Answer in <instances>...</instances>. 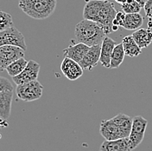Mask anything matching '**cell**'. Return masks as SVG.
<instances>
[{"label": "cell", "mask_w": 152, "mask_h": 151, "mask_svg": "<svg viewBox=\"0 0 152 151\" xmlns=\"http://www.w3.org/2000/svg\"><path fill=\"white\" fill-rule=\"evenodd\" d=\"M117 12L114 4L109 0H88L83 10V18L97 23L109 35L113 32V20Z\"/></svg>", "instance_id": "6da1fadb"}, {"label": "cell", "mask_w": 152, "mask_h": 151, "mask_svg": "<svg viewBox=\"0 0 152 151\" xmlns=\"http://www.w3.org/2000/svg\"><path fill=\"white\" fill-rule=\"evenodd\" d=\"M132 119L125 114L119 113L109 120L100 123L99 133L105 140H116L129 137L132 130Z\"/></svg>", "instance_id": "7a4b0ae2"}, {"label": "cell", "mask_w": 152, "mask_h": 151, "mask_svg": "<svg viewBox=\"0 0 152 151\" xmlns=\"http://www.w3.org/2000/svg\"><path fill=\"white\" fill-rule=\"evenodd\" d=\"M105 36L104 30L92 20L83 19L76 24L75 38L78 43H82L87 46L101 44Z\"/></svg>", "instance_id": "3957f363"}, {"label": "cell", "mask_w": 152, "mask_h": 151, "mask_svg": "<svg viewBox=\"0 0 152 151\" xmlns=\"http://www.w3.org/2000/svg\"><path fill=\"white\" fill-rule=\"evenodd\" d=\"M57 0H18V6L31 19L42 20L50 17L56 8Z\"/></svg>", "instance_id": "277c9868"}, {"label": "cell", "mask_w": 152, "mask_h": 151, "mask_svg": "<svg viewBox=\"0 0 152 151\" xmlns=\"http://www.w3.org/2000/svg\"><path fill=\"white\" fill-rule=\"evenodd\" d=\"M16 93L19 99L24 102H33L42 97L43 94V86L37 80L31 81L18 85Z\"/></svg>", "instance_id": "5b68a950"}, {"label": "cell", "mask_w": 152, "mask_h": 151, "mask_svg": "<svg viewBox=\"0 0 152 151\" xmlns=\"http://www.w3.org/2000/svg\"><path fill=\"white\" fill-rule=\"evenodd\" d=\"M148 126V121L141 115H136L132 118V130L129 135L130 150L137 149L142 142L144 138V134Z\"/></svg>", "instance_id": "8992f818"}, {"label": "cell", "mask_w": 152, "mask_h": 151, "mask_svg": "<svg viewBox=\"0 0 152 151\" xmlns=\"http://www.w3.org/2000/svg\"><path fill=\"white\" fill-rule=\"evenodd\" d=\"M4 45H15L23 49L25 51L27 50L25 38L15 26L7 29L5 30L0 31V46Z\"/></svg>", "instance_id": "52a82bcc"}, {"label": "cell", "mask_w": 152, "mask_h": 151, "mask_svg": "<svg viewBox=\"0 0 152 151\" xmlns=\"http://www.w3.org/2000/svg\"><path fill=\"white\" fill-rule=\"evenodd\" d=\"M25 50L15 45L0 46V71L6 70L10 64L20 57H24Z\"/></svg>", "instance_id": "ba28073f"}, {"label": "cell", "mask_w": 152, "mask_h": 151, "mask_svg": "<svg viewBox=\"0 0 152 151\" xmlns=\"http://www.w3.org/2000/svg\"><path fill=\"white\" fill-rule=\"evenodd\" d=\"M39 71H40V64L34 60H29L28 61V64L25 69L19 75L12 77L13 82L17 85H20L31 81L37 80Z\"/></svg>", "instance_id": "9c48e42d"}, {"label": "cell", "mask_w": 152, "mask_h": 151, "mask_svg": "<svg viewBox=\"0 0 152 151\" xmlns=\"http://www.w3.org/2000/svg\"><path fill=\"white\" fill-rule=\"evenodd\" d=\"M61 70L68 80L75 81L82 76L84 70L75 60L69 57H64L61 64Z\"/></svg>", "instance_id": "30bf717a"}, {"label": "cell", "mask_w": 152, "mask_h": 151, "mask_svg": "<svg viewBox=\"0 0 152 151\" xmlns=\"http://www.w3.org/2000/svg\"><path fill=\"white\" fill-rule=\"evenodd\" d=\"M100 51H101V44H98L94 46H91L85 56L79 63L83 70H91L93 68L97 66L100 58Z\"/></svg>", "instance_id": "8fae6325"}, {"label": "cell", "mask_w": 152, "mask_h": 151, "mask_svg": "<svg viewBox=\"0 0 152 151\" xmlns=\"http://www.w3.org/2000/svg\"><path fill=\"white\" fill-rule=\"evenodd\" d=\"M117 43L113 39L109 38L108 36H105L103 39V42L101 44V51H100V58L99 62L101 63V65L104 68L110 69L111 65V57L113 54L114 47L116 46Z\"/></svg>", "instance_id": "7c38bea8"}, {"label": "cell", "mask_w": 152, "mask_h": 151, "mask_svg": "<svg viewBox=\"0 0 152 151\" xmlns=\"http://www.w3.org/2000/svg\"><path fill=\"white\" fill-rule=\"evenodd\" d=\"M14 89H9L0 93V118L8 120L11 113V104Z\"/></svg>", "instance_id": "4fadbf2b"}, {"label": "cell", "mask_w": 152, "mask_h": 151, "mask_svg": "<svg viewBox=\"0 0 152 151\" xmlns=\"http://www.w3.org/2000/svg\"><path fill=\"white\" fill-rule=\"evenodd\" d=\"M89 46L82 43H77L75 44H71L66 49L63 50L64 57H69L75 60L77 63H80L85 54L89 50Z\"/></svg>", "instance_id": "5bb4252c"}, {"label": "cell", "mask_w": 152, "mask_h": 151, "mask_svg": "<svg viewBox=\"0 0 152 151\" xmlns=\"http://www.w3.org/2000/svg\"><path fill=\"white\" fill-rule=\"evenodd\" d=\"M100 151H131L129 138H119L116 140H105L100 145Z\"/></svg>", "instance_id": "9a60e30c"}, {"label": "cell", "mask_w": 152, "mask_h": 151, "mask_svg": "<svg viewBox=\"0 0 152 151\" xmlns=\"http://www.w3.org/2000/svg\"><path fill=\"white\" fill-rule=\"evenodd\" d=\"M132 37L138 46L143 49L150 46L152 43V31L151 29L139 28L136 30L132 34Z\"/></svg>", "instance_id": "2e32d148"}, {"label": "cell", "mask_w": 152, "mask_h": 151, "mask_svg": "<svg viewBox=\"0 0 152 151\" xmlns=\"http://www.w3.org/2000/svg\"><path fill=\"white\" fill-rule=\"evenodd\" d=\"M122 44L125 56L130 57H136L142 53V49L138 46V44L134 40L132 35L126 36L122 39Z\"/></svg>", "instance_id": "e0dca14e"}, {"label": "cell", "mask_w": 152, "mask_h": 151, "mask_svg": "<svg viewBox=\"0 0 152 151\" xmlns=\"http://www.w3.org/2000/svg\"><path fill=\"white\" fill-rule=\"evenodd\" d=\"M142 24H143V18L139 12L129 13V14H125V19L122 27L128 30H136L137 29L141 28Z\"/></svg>", "instance_id": "ac0fdd59"}, {"label": "cell", "mask_w": 152, "mask_h": 151, "mask_svg": "<svg viewBox=\"0 0 152 151\" xmlns=\"http://www.w3.org/2000/svg\"><path fill=\"white\" fill-rule=\"evenodd\" d=\"M125 57L124 50L123 44H117L116 46L114 47L112 57H111V65L110 69H117L124 62V59Z\"/></svg>", "instance_id": "d6986e66"}, {"label": "cell", "mask_w": 152, "mask_h": 151, "mask_svg": "<svg viewBox=\"0 0 152 151\" xmlns=\"http://www.w3.org/2000/svg\"><path fill=\"white\" fill-rule=\"evenodd\" d=\"M27 64H28V61H26L24 57H20L16 61L12 62L9 66L6 68V71L11 77L16 76L19 75L25 69Z\"/></svg>", "instance_id": "ffe728a7"}, {"label": "cell", "mask_w": 152, "mask_h": 151, "mask_svg": "<svg viewBox=\"0 0 152 151\" xmlns=\"http://www.w3.org/2000/svg\"><path fill=\"white\" fill-rule=\"evenodd\" d=\"M142 7L136 0H127L126 3L121 4V9L125 14L129 13H138Z\"/></svg>", "instance_id": "44dd1931"}, {"label": "cell", "mask_w": 152, "mask_h": 151, "mask_svg": "<svg viewBox=\"0 0 152 151\" xmlns=\"http://www.w3.org/2000/svg\"><path fill=\"white\" fill-rule=\"evenodd\" d=\"M12 26L14 25L11 15L5 11L0 10V31L5 30Z\"/></svg>", "instance_id": "7402d4cb"}, {"label": "cell", "mask_w": 152, "mask_h": 151, "mask_svg": "<svg viewBox=\"0 0 152 151\" xmlns=\"http://www.w3.org/2000/svg\"><path fill=\"white\" fill-rule=\"evenodd\" d=\"M124 19H125V13L124 11H118L113 20V25L118 27V28L122 27Z\"/></svg>", "instance_id": "603a6c76"}, {"label": "cell", "mask_w": 152, "mask_h": 151, "mask_svg": "<svg viewBox=\"0 0 152 151\" xmlns=\"http://www.w3.org/2000/svg\"><path fill=\"white\" fill-rule=\"evenodd\" d=\"M9 89H14L13 85L11 84L9 79L0 76V93L3 92L4 90H9Z\"/></svg>", "instance_id": "cb8c5ba5"}, {"label": "cell", "mask_w": 152, "mask_h": 151, "mask_svg": "<svg viewBox=\"0 0 152 151\" xmlns=\"http://www.w3.org/2000/svg\"><path fill=\"white\" fill-rule=\"evenodd\" d=\"M143 10L146 17L149 19H152V0H147L143 6Z\"/></svg>", "instance_id": "d4e9b609"}, {"label": "cell", "mask_w": 152, "mask_h": 151, "mask_svg": "<svg viewBox=\"0 0 152 151\" xmlns=\"http://www.w3.org/2000/svg\"><path fill=\"white\" fill-rule=\"evenodd\" d=\"M137 3H139L140 4H141V6H142V8H143V6H144V4H145V3L147 2V0H136Z\"/></svg>", "instance_id": "484cf974"}, {"label": "cell", "mask_w": 152, "mask_h": 151, "mask_svg": "<svg viewBox=\"0 0 152 151\" xmlns=\"http://www.w3.org/2000/svg\"><path fill=\"white\" fill-rule=\"evenodd\" d=\"M116 3H118V4H123L124 3H126V1L127 0H114Z\"/></svg>", "instance_id": "4316f807"}, {"label": "cell", "mask_w": 152, "mask_h": 151, "mask_svg": "<svg viewBox=\"0 0 152 151\" xmlns=\"http://www.w3.org/2000/svg\"><path fill=\"white\" fill-rule=\"evenodd\" d=\"M5 122H6V120H3V119H1V118H0V127H1V126H3V123H5Z\"/></svg>", "instance_id": "83f0119b"}]
</instances>
